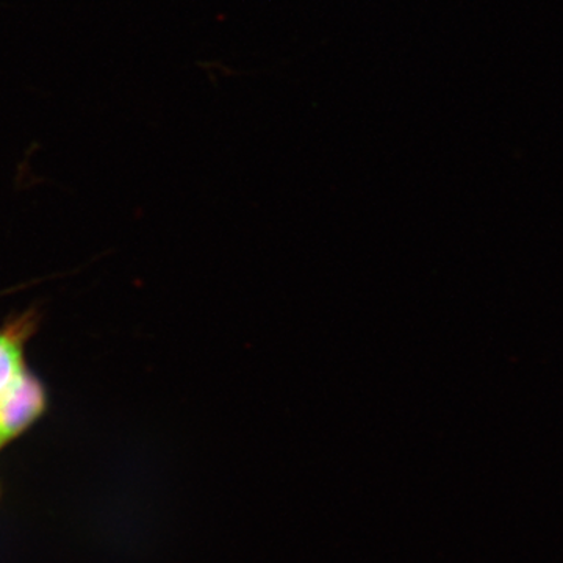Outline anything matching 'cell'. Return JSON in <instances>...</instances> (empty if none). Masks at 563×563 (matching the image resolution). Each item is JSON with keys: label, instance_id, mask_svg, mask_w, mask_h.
I'll return each mask as SVG.
<instances>
[{"label": "cell", "instance_id": "cell-2", "mask_svg": "<svg viewBox=\"0 0 563 563\" xmlns=\"http://www.w3.org/2000/svg\"><path fill=\"white\" fill-rule=\"evenodd\" d=\"M25 328L27 325H14L9 331L0 332V401L27 373L22 357Z\"/></svg>", "mask_w": 563, "mask_h": 563}, {"label": "cell", "instance_id": "cell-1", "mask_svg": "<svg viewBox=\"0 0 563 563\" xmlns=\"http://www.w3.org/2000/svg\"><path fill=\"white\" fill-rule=\"evenodd\" d=\"M44 409V393L31 374L25 373L20 383L0 401V448L24 431Z\"/></svg>", "mask_w": 563, "mask_h": 563}]
</instances>
